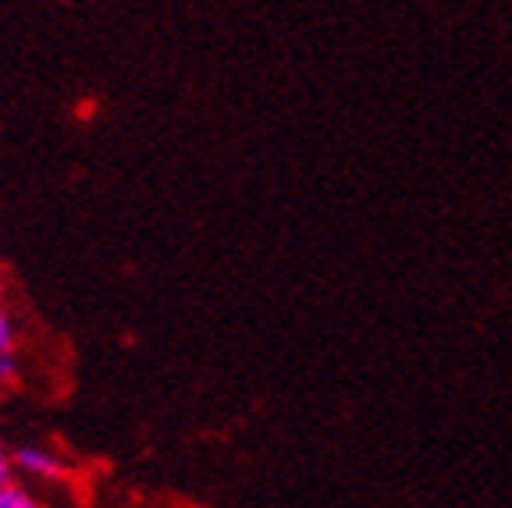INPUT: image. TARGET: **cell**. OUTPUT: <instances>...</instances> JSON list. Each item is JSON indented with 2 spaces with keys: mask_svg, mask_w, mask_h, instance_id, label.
Returning a JSON list of instances; mask_svg holds the SVG:
<instances>
[{
  "mask_svg": "<svg viewBox=\"0 0 512 508\" xmlns=\"http://www.w3.org/2000/svg\"><path fill=\"white\" fill-rule=\"evenodd\" d=\"M11 462H15V469H22L25 477H32V480H61L64 477V459L43 445H18L15 452H11Z\"/></svg>",
  "mask_w": 512,
  "mask_h": 508,
  "instance_id": "1",
  "label": "cell"
},
{
  "mask_svg": "<svg viewBox=\"0 0 512 508\" xmlns=\"http://www.w3.org/2000/svg\"><path fill=\"white\" fill-rule=\"evenodd\" d=\"M18 377V356L15 352H0V384H15Z\"/></svg>",
  "mask_w": 512,
  "mask_h": 508,
  "instance_id": "4",
  "label": "cell"
},
{
  "mask_svg": "<svg viewBox=\"0 0 512 508\" xmlns=\"http://www.w3.org/2000/svg\"><path fill=\"white\" fill-rule=\"evenodd\" d=\"M0 508H43V505L36 501V494L29 487L8 480V484H0Z\"/></svg>",
  "mask_w": 512,
  "mask_h": 508,
  "instance_id": "2",
  "label": "cell"
},
{
  "mask_svg": "<svg viewBox=\"0 0 512 508\" xmlns=\"http://www.w3.org/2000/svg\"><path fill=\"white\" fill-rule=\"evenodd\" d=\"M18 345V331H15V320L8 317V310L0 306V352H15Z\"/></svg>",
  "mask_w": 512,
  "mask_h": 508,
  "instance_id": "3",
  "label": "cell"
},
{
  "mask_svg": "<svg viewBox=\"0 0 512 508\" xmlns=\"http://www.w3.org/2000/svg\"><path fill=\"white\" fill-rule=\"evenodd\" d=\"M8 480H15V462H11V452L0 441V484H8Z\"/></svg>",
  "mask_w": 512,
  "mask_h": 508,
  "instance_id": "5",
  "label": "cell"
},
{
  "mask_svg": "<svg viewBox=\"0 0 512 508\" xmlns=\"http://www.w3.org/2000/svg\"><path fill=\"white\" fill-rule=\"evenodd\" d=\"M0 295H4V281H0Z\"/></svg>",
  "mask_w": 512,
  "mask_h": 508,
  "instance_id": "6",
  "label": "cell"
}]
</instances>
